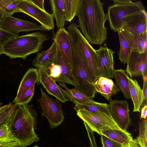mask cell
Segmentation results:
<instances>
[{
	"label": "cell",
	"instance_id": "obj_1",
	"mask_svg": "<svg viewBox=\"0 0 147 147\" xmlns=\"http://www.w3.org/2000/svg\"><path fill=\"white\" fill-rule=\"evenodd\" d=\"M104 3L100 0H80L76 14L80 28L89 43L101 46L107 38V20L103 9Z\"/></svg>",
	"mask_w": 147,
	"mask_h": 147
},
{
	"label": "cell",
	"instance_id": "obj_2",
	"mask_svg": "<svg viewBox=\"0 0 147 147\" xmlns=\"http://www.w3.org/2000/svg\"><path fill=\"white\" fill-rule=\"evenodd\" d=\"M37 115L32 106L16 104L7 125L11 135L21 147H26L39 140L34 130Z\"/></svg>",
	"mask_w": 147,
	"mask_h": 147
},
{
	"label": "cell",
	"instance_id": "obj_3",
	"mask_svg": "<svg viewBox=\"0 0 147 147\" xmlns=\"http://www.w3.org/2000/svg\"><path fill=\"white\" fill-rule=\"evenodd\" d=\"M78 24L73 22L67 28L72 47L73 67L72 72L78 84L76 88L88 98L93 99L97 92L95 81L91 74L79 41L76 28Z\"/></svg>",
	"mask_w": 147,
	"mask_h": 147
},
{
	"label": "cell",
	"instance_id": "obj_4",
	"mask_svg": "<svg viewBox=\"0 0 147 147\" xmlns=\"http://www.w3.org/2000/svg\"><path fill=\"white\" fill-rule=\"evenodd\" d=\"M48 38L45 34L40 31L21 36H17L6 40L3 45L1 54H5L11 59L26 57L38 52Z\"/></svg>",
	"mask_w": 147,
	"mask_h": 147
},
{
	"label": "cell",
	"instance_id": "obj_5",
	"mask_svg": "<svg viewBox=\"0 0 147 147\" xmlns=\"http://www.w3.org/2000/svg\"><path fill=\"white\" fill-rule=\"evenodd\" d=\"M114 4L108 7L107 14L111 29L115 32L120 30L125 24L136 15L145 10L141 1L113 0Z\"/></svg>",
	"mask_w": 147,
	"mask_h": 147
},
{
	"label": "cell",
	"instance_id": "obj_6",
	"mask_svg": "<svg viewBox=\"0 0 147 147\" xmlns=\"http://www.w3.org/2000/svg\"><path fill=\"white\" fill-rule=\"evenodd\" d=\"M41 96L38 99L42 110V115L45 117L50 123L51 128L59 126L64 119L60 101L47 95L41 87L40 88Z\"/></svg>",
	"mask_w": 147,
	"mask_h": 147
},
{
	"label": "cell",
	"instance_id": "obj_7",
	"mask_svg": "<svg viewBox=\"0 0 147 147\" xmlns=\"http://www.w3.org/2000/svg\"><path fill=\"white\" fill-rule=\"evenodd\" d=\"M77 115L94 131L100 136L101 131L110 129H120L111 115L103 113L92 112L84 109L76 111Z\"/></svg>",
	"mask_w": 147,
	"mask_h": 147
},
{
	"label": "cell",
	"instance_id": "obj_8",
	"mask_svg": "<svg viewBox=\"0 0 147 147\" xmlns=\"http://www.w3.org/2000/svg\"><path fill=\"white\" fill-rule=\"evenodd\" d=\"M18 12L24 13L35 19L47 31L54 28L53 15L38 8L30 0H21L16 8V12Z\"/></svg>",
	"mask_w": 147,
	"mask_h": 147
},
{
	"label": "cell",
	"instance_id": "obj_9",
	"mask_svg": "<svg viewBox=\"0 0 147 147\" xmlns=\"http://www.w3.org/2000/svg\"><path fill=\"white\" fill-rule=\"evenodd\" d=\"M0 28L18 36L20 32L35 30L47 31L41 25L33 22L13 17L11 15H4L0 23Z\"/></svg>",
	"mask_w": 147,
	"mask_h": 147
},
{
	"label": "cell",
	"instance_id": "obj_10",
	"mask_svg": "<svg viewBox=\"0 0 147 147\" xmlns=\"http://www.w3.org/2000/svg\"><path fill=\"white\" fill-rule=\"evenodd\" d=\"M111 116L120 129L127 131L130 123L129 103L126 100H110L108 104Z\"/></svg>",
	"mask_w": 147,
	"mask_h": 147
},
{
	"label": "cell",
	"instance_id": "obj_11",
	"mask_svg": "<svg viewBox=\"0 0 147 147\" xmlns=\"http://www.w3.org/2000/svg\"><path fill=\"white\" fill-rule=\"evenodd\" d=\"M95 51L99 60L98 78H113L114 70L113 55L115 52L109 49L106 43L102 46H100L99 48Z\"/></svg>",
	"mask_w": 147,
	"mask_h": 147
},
{
	"label": "cell",
	"instance_id": "obj_12",
	"mask_svg": "<svg viewBox=\"0 0 147 147\" xmlns=\"http://www.w3.org/2000/svg\"><path fill=\"white\" fill-rule=\"evenodd\" d=\"M76 28L77 34L82 47L84 56L95 82L98 78L99 60L98 54L78 28Z\"/></svg>",
	"mask_w": 147,
	"mask_h": 147
},
{
	"label": "cell",
	"instance_id": "obj_13",
	"mask_svg": "<svg viewBox=\"0 0 147 147\" xmlns=\"http://www.w3.org/2000/svg\"><path fill=\"white\" fill-rule=\"evenodd\" d=\"M126 63V71L131 77L147 76V52L140 53L132 51Z\"/></svg>",
	"mask_w": 147,
	"mask_h": 147
},
{
	"label": "cell",
	"instance_id": "obj_14",
	"mask_svg": "<svg viewBox=\"0 0 147 147\" xmlns=\"http://www.w3.org/2000/svg\"><path fill=\"white\" fill-rule=\"evenodd\" d=\"M55 40L71 71L73 69V58L69 34L64 28L59 29L52 38Z\"/></svg>",
	"mask_w": 147,
	"mask_h": 147
},
{
	"label": "cell",
	"instance_id": "obj_15",
	"mask_svg": "<svg viewBox=\"0 0 147 147\" xmlns=\"http://www.w3.org/2000/svg\"><path fill=\"white\" fill-rule=\"evenodd\" d=\"M39 82L42 85L48 93L56 97L60 102L68 101L56 82L50 76L48 69L45 67L38 68Z\"/></svg>",
	"mask_w": 147,
	"mask_h": 147
},
{
	"label": "cell",
	"instance_id": "obj_16",
	"mask_svg": "<svg viewBox=\"0 0 147 147\" xmlns=\"http://www.w3.org/2000/svg\"><path fill=\"white\" fill-rule=\"evenodd\" d=\"M139 36L147 32V14L145 10L127 21L120 30Z\"/></svg>",
	"mask_w": 147,
	"mask_h": 147
},
{
	"label": "cell",
	"instance_id": "obj_17",
	"mask_svg": "<svg viewBox=\"0 0 147 147\" xmlns=\"http://www.w3.org/2000/svg\"><path fill=\"white\" fill-rule=\"evenodd\" d=\"M53 40L51 47L47 50L37 53L32 61V65L37 68H47L51 64L55 63L57 53L56 43Z\"/></svg>",
	"mask_w": 147,
	"mask_h": 147
},
{
	"label": "cell",
	"instance_id": "obj_18",
	"mask_svg": "<svg viewBox=\"0 0 147 147\" xmlns=\"http://www.w3.org/2000/svg\"><path fill=\"white\" fill-rule=\"evenodd\" d=\"M94 86L97 92L108 100H111L112 96L120 90L111 79L107 78H98L95 82Z\"/></svg>",
	"mask_w": 147,
	"mask_h": 147
},
{
	"label": "cell",
	"instance_id": "obj_19",
	"mask_svg": "<svg viewBox=\"0 0 147 147\" xmlns=\"http://www.w3.org/2000/svg\"><path fill=\"white\" fill-rule=\"evenodd\" d=\"M57 83L65 98L75 104L96 102L93 99L88 98L76 89H69L67 86L66 84L61 82H57Z\"/></svg>",
	"mask_w": 147,
	"mask_h": 147
},
{
	"label": "cell",
	"instance_id": "obj_20",
	"mask_svg": "<svg viewBox=\"0 0 147 147\" xmlns=\"http://www.w3.org/2000/svg\"><path fill=\"white\" fill-rule=\"evenodd\" d=\"M125 38L132 51L140 53L147 52V32L139 36L131 34L120 30Z\"/></svg>",
	"mask_w": 147,
	"mask_h": 147
},
{
	"label": "cell",
	"instance_id": "obj_21",
	"mask_svg": "<svg viewBox=\"0 0 147 147\" xmlns=\"http://www.w3.org/2000/svg\"><path fill=\"white\" fill-rule=\"evenodd\" d=\"M39 82L38 69L30 68L26 72L18 88L17 94L13 103H14L22 94L33 84Z\"/></svg>",
	"mask_w": 147,
	"mask_h": 147
},
{
	"label": "cell",
	"instance_id": "obj_22",
	"mask_svg": "<svg viewBox=\"0 0 147 147\" xmlns=\"http://www.w3.org/2000/svg\"><path fill=\"white\" fill-rule=\"evenodd\" d=\"M127 78L131 98L134 106L133 112H140L141 107L144 100L142 90L136 80H133L129 76Z\"/></svg>",
	"mask_w": 147,
	"mask_h": 147
},
{
	"label": "cell",
	"instance_id": "obj_23",
	"mask_svg": "<svg viewBox=\"0 0 147 147\" xmlns=\"http://www.w3.org/2000/svg\"><path fill=\"white\" fill-rule=\"evenodd\" d=\"M65 0H50V3L58 29L64 28L65 20Z\"/></svg>",
	"mask_w": 147,
	"mask_h": 147
},
{
	"label": "cell",
	"instance_id": "obj_24",
	"mask_svg": "<svg viewBox=\"0 0 147 147\" xmlns=\"http://www.w3.org/2000/svg\"><path fill=\"white\" fill-rule=\"evenodd\" d=\"M101 135L121 143L125 147L127 146L133 139L130 133L121 129L102 130L101 131Z\"/></svg>",
	"mask_w": 147,
	"mask_h": 147
},
{
	"label": "cell",
	"instance_id": "obj_25",
	"mask_svg": "<svg viewBox=\"0 0 147 147\" xmlns=\"http://www.w3.org/2000/svg\"><path fill=\"white\" fill-rule=\"evenodd\" d=\"M56 47L55 63L60 66L62 73L67 83L74 86L76 88L78 86V84L57 43Z\"/></svg>",
	"mask_w": 147,
	"mask_h": 147
},
{
	"label": "cell",
	"instance_id": "obj_26",
	"mask_svg": "<svg viewBox=\"0 0 147 147\" xmlns=\"http://www.w3.org/2000/svg\"><path fill=\"white\" fill-rule=\"evenodd\" d=\"M114 76L116 85L122 92L125 98L127 99L131 98L127 78L128 76L125 71L122 69L114 70Z\"/></svg>",
	"mask_w": 147,
	"mask_h": 147
},
{
	"label": "cell",
	"instance_id": "obj_27",
	"mask_svg": "<svg viewBox=\"0 0 147 147\" xmlns=\"http://www.w3.org/2000/svg\"><path fill=\"white\" fill-rule=\"evenodd\" d=\"M74 109L76 111L83 109L92 112L103 113L111 115L109 105L107 103L96 102L94 103L77 104H75Z\"/></svg>",
	"mask_w": 147,
	"mask_h": 147
},
{
	"label": "cell",
	"instance_id": "obj_28",
	"mask_svg": "<svg viewBox=\"0 0 147 147\" xmlns=\"http://www.w3.org/2000/svg\"><path fill=\"white\" fill-rule=\"evenodd\" d=\"M20 145L11 135L7 124L0 127V146L12 147Z\"/></svg>",
	"mask_w": 147,
	"mask_h": 147
},
{
	"label": "cell",
	"instance_id": "obj_29",
	"mask_svg": "<svg viewBox=\"0 0 147 147\" xmlns=\"http://www.w3.org/2000/svg\"><path fill=\"white\" fill-rule=\"evenodd\" d=\"M120 49L118 52V59L121 63L125 64L127 63L129 54L132 51L131 48L120 30L118 31Z\"/></svg>",
	"mask_w": 147,
	"mask_h": 147
},
{
	"label": "cell",
	"instance_id": "obj_30",
	"mask_svg": "<svg viewBox=\"0 0 147 147\" xmlns=\"http://www.w3.org/2000/svg\"><path fill=\"white\" fill-rule=\"evenodd\" d=\"M80 0H65V20L70 22L76 16Z\"/></svg>",
	"mask_w": 147,
	"mask_h": 147
},
{
	"label": "cell",
	"instance_id": "obj_31",
	"mask_svg": "<svg viewBox=\"0 0 147 147\" xmlns=\"http://www.w3.org/2000/svg\"><path fill=\"white\" fill-rule=\"evenodd\" d=\"M15 105L10 103L0 107V127L8 124Z\"/></svg>",
	"mask_w": 147,
	"mask_h": 147
},
{
	"label": "cell",
	"instance_id": "obj_32",
	"mask_svg": "<svg viewBox=\"0 0 147 147\" xmlns=\"http://www.w3.org/2000/svg\"><path fill=\"white\" fill-rule=\"evenodd\" d=\"M47 68L50 76L55 82H61L66 84L68 83L62 73L59 65L53 63Z\"/></svg>",
	"mask_w": 147,
	"mask_h": 147
},
{
	"label": "cell",
	"instance_id": "obj_33",
	"mask_svg": "<svg viewBox=\"0 0 147 147\" xmlns=\"http://www.w3.org/2000/svg\"><path fill=\"white\" fill-rule=\"evenodd\" d=\"M21 0H0V7L4 15H11L16 12L17 7Z\"/></svg>",
	"mask_w": 147,
	"mask_h": 147
},
{
	"label": "cell",
	"instance_id": "obj_34",
	"mask_svg": "<svg viewBox=\"0 0 147 147\" xmlns=\"http://www.w3.org/2000/svg\"><path fill=\"white\" fill-rule=\"evenodd\" d=\"M35 84H32L22 95L20 98L14 104L24 105L28 104L32 98L34 94Z\"/></svg>",
	"mask_w": 147,
	"mask_h": 147
},
{
	"label": "cell",
	"instance_id": "obj_35",
	"mask_svg": "<svg viewBox=\"0 0 147 147\" xmlns=\"http://www.w3.org/2000/svg\"><path fill=\"white\" fill-rule=\"evenodd\" d=\"M144 147H147V120L144 119L139 124V135L138 137Z\"/></svg>",
	"mask_w": 147,
	"mask_h": 147
},
{
	"label": "cell",
	"instance_id": "obj_36",
	"mask_svg": "<svg viewBox=\"0 0 147 147\" xmlns=\"http://www.w3.org/2000/svg\"><path fill=\"white\" fill-rule=\"evenodd\" d=\"M102 147H125L123 144L103 135H101Z\"/></svg>",
	"mask_w": 147,
	"mask_h": 147
},
{
	"label": "cell",
	"instance_id": "obj_37",
	"mask_svg": "<svg viewBox=\"0 0 147 147\" xmlns=\"http://www.w3.org/2000/svg\"><path fill=\"white\" fill-rule=\"evenodd\" d=\"M17 36H18L0 28V55L1 54V48L3 44L6 40Z\"/></svg>",
	"mask_w": 147,
	"mask_h": 147
},
{
	"label": "cell",
	"instance_id": "obj_38",
	"mask_svg": "<svg viewBox=\"0 0 147 147\" xmlns=\"http://www.w3.org/2000/svg\"><path fill=\"white\" fill-rule=\"evenodd\" d=\"M84 124L87 130L88 136L90 142V147H97L95 141L94 131L90 128L87 124L84 121Z\"/></svg>",
	"mask_w": 147,
	"mask_h": 147
},
{
	"label": "cell",
	"instance_id": "obj_39",
	"mask_svg": "<svg viewBox=\"0 0 147 147\" xmlns=\"http://www.w3.org/2000/svg\"><path fill=\"white\" fill-rule=\"evenodd\" d=\"M143 88L142 90L144 97V100L142 104V107L147 105V76L144 75L142 76Z\"/></svg>",
	"mask_w": 147,
	"mask_h": 147
},
{
	"label": "cell",
	"instance_id": "obj_40",
	"mask_svg": "<svg viewBox=\"0 0 147 147\" xmlns=\"http://www.w3.org/2000/svg\"><path fill=\"white\" fill-rule=\"evenodd\" d=\"M30 2L38 8L43 10H45L44 0H30Z\"/></svg>",
	"mask_w": 147,
	"mask_h": 147
},
{
	"label": "cell",
	"instance_id": "obj_41",
	"mask_svg": "<svg viewBox=\"0 0 147 147\" xmlns=\"http://www.w3.org/2000/svg\"><path fill=\"white\" fill-rule=\"evenodd\" d=\"M147 105L142 107L141 109V115L140 119H146L147 117Z\"/></svg>",
	"mask_w": 147,
	"mask_h": 147
},
{
	"label": "cell",
	"instance_id": "obj_42",
	"mask_svg": "<svg viewBox=\"0 0 147 147\" xmlns=\"http://www.w3.org/2000/svg\"><path fill=\"white\" fill-rule=\"evenodd\" d=\"M132 141L135 147H144L138 137L133 139Z\"/></svg>",
	"mask_w": 147,
	"mask_h": 147
},
{
	"label": "cell",
	"instance_id": "obj_43",
	"mask_svg": "<svg viewBox=\"0 0 147 147\" xmlns=\"http://www.w3.org/2000/svg\"><path fill=\"white\" fill-rule=\"evenodd\" d=\"M4 15V11L0 7V23Z\"/></svg>",
	"mask_w": 147,
	"mask_h": 147
},
{
	"label": "cell",
	"instance_id": "obj_44",
	"mask_svg": "<svg viewBox=\"0 0 147 147\" xmlns=\"http://www.w3.org/2000/svg\"><path fill=\"white\" fill-rule=\"evenodd\" d=\"M132 140L126 147H135L133 144Z\"/></svg>",
	"mask_w": 147,
	"mask_h": 147
},
{
	"label": "cell",
	"instance_id": "obj_45",
	"mask_svg": "<svg viewBox=\"0 0 147 147\" xmlns=\"http://www.w3.org/2000/svg\"><path fill=\"white\" fill-rule=\"evenodd\" d=\"M0 147H6L0 146ZM12 147H21L20 146H18Z\"/></svg>",
	"mask_w": 147,
	"mask_h": 147
},
{
	"label": "cell",
	"instance_id": "obj_46",
	"mask_svg": "<svg viewBox=\"0 0 147 147\" xmlns=\"http://www.w3.org/2000/svg\"><path fill=\"white\" fill-rule=\"evenodd\" d=\"M2 103L0 102V107H1V105H2Z\"/></svg>",
	"mask_w": 147,
	"mask_h": 147
}]
</instances>
